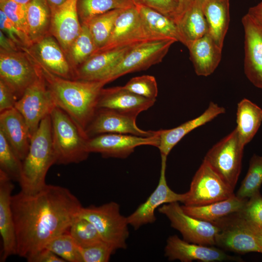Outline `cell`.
Segmentation results:
<instances>
[{"label":"cell","instance_id":"1","mask_svg":"<svg viewBox=\"0 0 262 262\" xmlns=\"http://www.w3.org/2000/svg\"><path fill=\"white\" fill-rule=\"evenodd\" d=\"M16 255L28 260L53 238L69 230L82 206L67 188L46 184L38 192L12 195Z\"/></svg>","mask_w":262,"mask_h":262},{"label":"cell","instance_id":"2","mask_svg":"<svg viewBox=\"0 0 262 262\" xmlns=\"http://www.w3.org/2000/svg\"><path fill=\"white\" fill-rule=\"evenodd\" d=\"M31 57L38 65L56 105L86 135L85 130L98 110L101 90L107 83L102 81L69 80L59 77Z\"/></svg>","mask_w":262,"mask_h":262},{"label":"cell","instance_id":"3","mask_svg":"<svg viewBox=\"0 0 262 262\" xmlns=\"http://www.w3.org/2000/svg\"><path fill=\"white\" fill-rule=\"evenodd\" d=\"M56 164V157L51 137L50 115L41 121L31 139L28 152L22 161L21 176L18 181L21 191L28 194L34 193L46 183L48 171Z\"/></svg>","mask_w":262,"mask_h":262},{"label":"cell","instance_id":"4","mask_svg":"<svg viewBox=\"0 0 262 262\" xmlns=\"http://www.w3.org/2000/svg\"><path fill=\"white\" fill-rule=\"evenodd\" d=\"M50 115L56 164H78L86 160L90 153L87 147V136L81 131L72 118L57 106Z\"/></svg>","mask_w":262,"mask_h":262},{"label":"cell","instance_id":"5","mask_svg":"<svg viewBox=\"0 0 262 262\" xmlns=\"http://www.w3.org/2000/svg\"><path fill=\"white\" fill-rule=\"evenodd\" d=\"M78 216L95 226L103 241L115 251L127 248L129 236L127 217L121 214L119 205L111 201L100 206L82 207Z\"/></svg>","mask_w":262,"mask_h":262},{"label":"cell","instance_id":"6","mask_svg":"<svg viewBox=\"0 0 262 262\" xmlns=\"http://www.w3.org/2000/svg\"><path fill=\"white\" fill-rule=\"evenodd\" d=\"M245 146L235 128L213 146L204 159L233 190L241 173Z\"/></svg>","mask_w":262,"mask_h":262},{"label":"cell","instance_id":"7","mask_svg":"<svg viewBox=\"0 0 262 262\" xmlns=\"http://www.w3.org/2000/svg\"><path fill=\"white\" fill-rule=\"evenodd\" d=\"M39 75L37 64L24 49H0V80L14 92L18 99Z\"/></svg>","mask_w":262,"mask_h":262},{"label":"cell","instance_id":"8","mask_svg":"<svg viewBox=\"0 0 262 262\" xmlns=\"http://www.w3.org/2000/svg\"><path fill=\"white\" fill-rule=\"evenodd\" d=\"M158 211L169 219L171 226L180 233L184 240L204 246L216 245L219 227L188 214L179 202L164 204Z\"/></svg>","mask_w":262,"mask_h":262},{"label":"cell","instance_id":"9","mask_svg":"<svg viewBox=\"0 0 262 262\" xmlns=\"http://www.w3.org/2000/svg\"><path fill=\"white\" fill-rule=\"evenodd\" d=\"M176 42L175 39L165 38L149 40L136 45L102 81L108 83L125 74L146 70L161 62Z\"/></svg>","mask_w":262,"mask_h":262},{"label":"cell","instance_id":"10","mask_svg":"<svg viewBox=\"0 0 262 262\" xmlns=\"http://www.w3.org/2000/svg\"><path fill=\"white\" fill-rule=\"evenodd\" d=\"M56 106L51 93L40 70L38 78L26 89L15 106L25 120L31 139L42 120L50 115Z\"/></svg>","mask_w":262,"mask_h":262},{"label":"cell","instance_id":"11","mask_svg":"<svg viewBox=\"0 0 262 262\" xmlns=\"http://www.w3.org/2000/svg\"><path fill=\"white\" fill-rule=\"evenodd\" d=\"M233 191L203 160L183 203L190 206L206 205L231 196L234 195Z\"/></svg>","mask_w":262,"mask_h":262},{"label":"cell","instance_id":"12","mask_svg":"<svg viewBox=\"0 0 262 262\" xmlns=\"http://www.w3.org/2000/svg\"><path fill=\"white\" fill-rule=\"evenodd\" d=\"M157 39H162L156 38L149 31L142 19L137 7L134 5L124 9L120 13L107 42L92 55L117 48Z\"/></svg>","mask_w":262,"mask_h":262},{"label":"cell","instance_id":"13","mask_svg":"<svg viewBox=\"0 0 262 262\" xmlns=\"http://www.w3.org/2000/svg\"><path fill=\"white\" fill-rule=\"evenodd\" d=\"M213 223L219 228L216 237V245L220 248L239 254L249 252L262 254V246L238 213Z\"/></svg>","mask_w":262,"mask_h":262},{"label":"cell","instance_id":"14","mask_svg":"<svg viewBox=\"0 0 262 262\" xmlns=\"http://www.w3.org/2000/svg\"><path fill=\"white\" fill-rule=\"evenodd\" d=\"M159 143L158 131L156 134L150 137L104 133L89 138L87 147L89 153H98L104 158L125 159L137 147L148 145L158 147Z\"/></svg>","mask_w":262,"mask_h":262},{"label":"cell","instance_id":"15","mask_svg":"<svg viewBox=\"0 0 262 262\" xmlns=\"http://www.w3.org/2000/svg\"><path fill=\"white\" fill-rule=\"evenodd\" d=\"M161 156V167L158 184L147 199L127 216L129 225L134 229L155 222L156 220L155 211L158 207L174 202L183 203L186 197V193H177L168 185L165 176L167 156Z\"/></svg>","mask_w":262,"mask_h":262},{"label":"cell","instance_id":"16","mask_svg":"<svg viewBox=\"0 0 262 262\" xmlns=\"http://www.w3.org/2000/svg\"><path fill=\"white\" fill-rule=\"evenodd\" d=\"M136 117L124 115L115 111L98 108L85 130L88 138L104 133L131 134L143 137L155 135L157 131H144L136 123Z\"/></svg>","mask_w":262,"mask_h":262},{"label":"cell","instance_id":"17","mask_svg":"<svg viewBox=\"0 0 262 262\" xmlns=\"http://www.w3.org/2000/svg\"><path fill=\"white\" fill-rule=\"evenodd\" d=\"M21 49L52 74L65 79L75 80L74 69L52 35H48L29 47Z\"/></svg>","mask_w":262,"mask_h":262},{"label":"cell","instance_id":"18","mask_svg":"<svg viewBox=\"0 0 262 262\" xmlns=\"http://www.w3.org/2000/svg\"><path fill=\"white\" fill-rule=\"evenodd\" d=\"M164 256L169 261L179 260L181 262L240 260V259L228 255L222 249L189 243L181 239L176 235L170 236L167 238L164 248Z\"/></svg>","mask_w":262,"mask_h":262},{"label":"cell","instance_id":"19","mask_svg":"<svg viewBox=\"0 0 262 262\" xmlns=\"http://www.w3.org/2000/svg\"><path fill=\"white\" fill-rule=\"evenodd\" d=\"M77 3V0H66L59 6L50 7V34L58 41L66 55L82 29Z\"/></svg>","mask_w":262,"mask_h":262},{"label":"cell","instance_id":"20","mask_svg":"<svg viewBox=\"0 0 262 262\" xmlns=\"http://www.w3.org/2000/svg\"><path fill=\"white\" fill-rule=\"evenodd\" d=\"M244 36V72L249 81L262 89V28L246 14L242 18Z\"/></svg>","mask_w":262,"mask_h":262},{"label":"cell","instance_id":"21","mask_svg":"<svg viewBox=\"0 0 262 262\" xmlns=\"http://www.w3.org/2000/svg\"><path fill=\"white\" fill-rule=\"evenodd\" d=\"M5 173L0 171V234L2 240L0 262L16 254V240L11 206L14 185Z\"/></svg>","mask_w":262,"mask_h":262},{"label":"cell","instance_id":"22","mask_svg":"<svg viewBox=\"0 0 262 262\" xmlns=\"http://www.w3.org/2000/svg\"><path fill=\"white\" fill-rule=\"evenodd\" d=\"M155 101L135 94L123 86L103 88L99 96L98 109H109L137 117L140 113L152 106Z\"/></svg>","mask_w":262,"mask_h":262},{"label":"cell","instance_id":"23","mask_svg":"<svg viewBox=\"0 0 262 262\" xmlns=\"http://www.w3.org/2000/svg\"><path fill=\"white\" fill-rule=\"evenodd\" d=\"M138 44L117 48L92 55L76 67L75 70V80L103 81L130 50Z\"/></svg>","mask_w":262,"mask_h":262},{"label":"cell","instance_id":"24","mask_svg":"<svg viewBox=\"0 0 262 262\" xmlns=\"http://www.w3.org/2000/svg\"><path fill=\"white\" fill-rule=\"evenodd\" d=\"M0 131L23 161L28 152L31 139L24 118L15 107L0 113Z\"/></svg>","mask_w":262,"mask_h":262},{"label":"cell","instance_id":"25","mask_svg":"<svg viewBox=\"0 0 262 262\" xmlns=\"http://www.w3.org/2000/svg\"><path fill=\"white\" fill-rule=\"evenodd\" d=\"M225 109L211 102L207 109L199 116L180 125L168 130L158 131L159 143L158 148L161 155L167 156L172 148L188 133L211 121L219 115L225 113Z\"/></svg>","mask_w":262,"mask_h":262},{"label":"cell","instance_id":"26","mask_svg":"<svg viewBox=\"0 0 262 262\" xmlns=\"http://www.w3.org/2000/svg\"><path fill=\"white\" fill-rule=\"evenodd\" d=\"M196 73L208 76L218 66L222 56V49L207 33L202 37L189 43L186 46Z\"/></svg>","mask_w":262,"mask_h":262},{"label":"cell","instance_id":"27","mask_svg":"<svg viewBox=\"0 0 262 262\" xmlns=\"http://www.w3.org/2000/svg\"><path fill=\"white\" fill-rule=\"evenodd\" d=\"M208 33L221 49L229 23V0H207L202 4Z\"/></svg>","mask_w":262,"mask_h":262},{"label":"cell","instance_id":"28","mask_svg":"<svg viewBox=\"0 0 262 262\" xmlns=\"http://www.w3.org/2000/svg\"><path fill=\"white\" fill-rule=\"evenodd\" d=\"M248 199L241 198L235 194L209 204L198 206H181L188 214L203 221L213 223L225 217L239 213L244 208Z\"/></svg>","mask_w":262,"mask_h":262},{"label":"cell","instance_id":"29","mask_svg":"<svg viewBox=\"0 0 262 262\" xmlns=\"http://www.w3.org/2000/svg\"><path fill=\"white\" fill-rule=\"evenodd\" d=\"M26 11L27 35L32 45L50 34L51 10L46 0H31Z\"/></svg>","mask_w":262,"mask_h":262},{"label":"cell","instance_id":"30","mask_svg":"<svg viewBox=\"0 0 262 262\" xmlns=\"http://www.w3.org/2000/svg\"><path fill=\"white\" fill-rule=\"evenodd\" d=\"M180 42L186 47L208 32L207 22L202 4L195 0L193 4L181 16L177 22Z\"/></svg>","mask_w":262,"mask_h":262},{"label":"cell","instance_id":"31","mask_svg":"<svg viewBox=\"0 0 262 262\" xmlns=\"http://www.w3.org/2000/svg\"><path fill=\"white\" fill-rule=\"evenodd\" d=\"M262 122V109L246 98L237 105V129L243 143H249L258 131Z\"/></svg>","mask_w":262,"mask_h":262},{"label":"cell","instance_id":"32","mask_svg":"<svg viewBox=\"0 0 262 262\" xmlns=\"http://www.w3.org/2000/svg\"><path fill=\"white\" fill-rule=\"evenodd\" d=\"M144 22L158 39L171 38L180 42L176 23L171 18L150 8L137 6Z\"/></svg>","mask_w":262,"mask_h":262},{"label":"cell","instance_id":"33","mask_svg":"<svg viewBox=\"0 0 262 262\" xmlns=\"http://www.w3.org/2000/svg\"><path fill=\"white\" fill-rule=\"evenodd\" d=\"M135 5L132 0H77V7L81 25L114 9H126Z\"/></svg>","mask_w":262,"mask_h":262},{"label":"cell","instance_id":"34","mask_svg":"<svg viewBox=\"0 0 262 262\" xmlns=\"http://www.w3.org/2000/svg\"><path fill=\"white\" fill-rule=\"evenodd\" d=\"M124 9L111 10L94 17L84 24L87 25L89 30L96 47L95 51L106 44L118 16Z\"/></svg>","mask_w":262,"mask_h":262},{"label":"cell","instance_id":"35","mask_svg":"<svg viewBox=\"0 0 262 262\" xmlns=\"http://www.w3.org/2000/svg\"><path fill=\"white\" fill-rule=\"evenodd\" d=\"M96 47L86 25H82L79 34L73 41L66 55L74 71L77 67L84 62L95 52Z\"/></svg>","mask_w":262,"mask_h":262},{"label":"cell","instance_id":"36","mask_svg":"<svg viewBox=\"0 0 262 262\" xmlns=\"http://www.w3.org/2000/svg\"><path fill=\"white\" fill-rule=\"evenodd\" d=\"M262 183V156L254 154L249 161L247 172L235 195L249 199L260 192Z\"/></svg>","mask_w":262,"mask_h":262},{"label":"cell","instance_id":"37","mask_svg":"<svg viewBox=\"0 0 262 262\" xmlns=\"http://www.w3.org/2000/svg\"><path fill=\"white\" fill-rule=\"evenodd\" d=\"M45 248L51 250L66 262H82L81 247L69 232L63 233L53 238Z\"/></svg>","mask_w":262,"mask_h":262},{"label":"cell","instance_id":"38","mask_svg":"<svg viewBox=\"0 0 262 262\" xmlns=\"http://www.w3.org/2000/svg\"><path fill=\"white\" fill-rule=\"evenodd\" d=\"M22 167V161L16 154L0 131V171L5 173L11 180H19Z\"/></svg>","mask_w":262,"mask_h":262},{"label":"cell","instance_id":"39","mask_svg":"<svg viewBox=\"0 0 262 262\" xmlns=\"http://www.w3.org/2000/svg\"><path fill=\"white\" fill-rule=\"evenodd\" d=\"M69 233L81 247L103 241L93 224L88 220L78 216L71 224Z\"/></svg>","mask_w":262,"mask_h":262},{"label":"cell","instance_id":"40","mask_svg":"<svg viewBox=\"0 0 262 262\" xmlns=\"http://www.w3.org/2000/svg\"><path fill=\"white\" fill-rule=\"evenodd\" d=\"M123 87L138 96L156 100L158 93V85L155 78L153 76L145 75L133 77Z\"/></svg>","mask_w":262,"mask_h":262},{"label":"cell","instance_id":"41","mask_svg":"<svg viewBox=\"0 0 262 262\" xmlns=\"http://www.w3.org/2000/svg\"><path fill=\"white\" fill-rule=\"evenodd\" d=\"M238 215L250 228L262 230V196L258 192L249 199Z\"/></svg>","mask_w":262,"mask_h":262},{"label":"cell","instance_id":"42","mask_svg":"<svg viewBox=\"0 0 262 262\" xmlns=\"http://www.w3.org/2000/svg\"><path fill=\"white\" fill-rule=\"evenodd\" d=\"M0 10L28 37L26 5L9 0H0Z\"/></svg>","mask_w":262,"mask_h":262},{"label":"cell","instance_id":"43","mask_svg":"<svg viewBox=\"0 0 262 262\" xmlns=\"http://www.w3.org/2000/svg\"><path fill=\"white\" fill-rule=\"evenodd\" d=\"M136 6L147 7L171 18L177 24L180 17L178 2L176 0H132Z\"/></svg>","mask_w":262,"mask_h":262},{"label":"cell","instance_id":"44","mask_svg":"<svg viewBox=\"0 0 262 262\" xmlns=\"http://www.w3.org/2000/svg\"><path fill=\"white\" fill-rule=\"evenodd\" d=\"M115 252L112 246L104 241L81 247L82 262H107Z\"/></svg>","mask_w":262,"mask_h":262},{"label":"cell","instance_id":"45","mask_svg":"<svg viewBox=\"0 0 262 262\" xmlns=\"http://www.w3.org/2000/svg\"><path fill=\"white\" fill-rule=\"evenodd\" d=\"M0 31L9 38L16 44L21 49L28 48L30 42L26 35L21 31L5 14L0 10Z\"/></svg>","mask_w":262,"mask_h":262},{"label":"cell","instance_id":"46","mask_svg":"<svg viewBox=\"0 0 262 262\" xmlns=\"http://www.w3.org/2000/svg\"><path fill=\"white\" fill-rule=\"evenodd\" d=\"M17 100L14 92L0 80V113L14 108Z\"/></svg>","mask_w":262,"mask_h":262},{"label":"cell","instance_id":"47","mask_svg":"<svg viewBox=\"0 0 262 262\" xmlns=\"http://www.w3.org/2000/svg\"><path fill=\"white\" fill-rule=\"evenodd\" d=\"M29 262H66L51 250L44 248L27 260Z\"/></svg>","mask_w":262,"mask_h":262},{"label":"cell","instance_id":"48","mask_svg":"<svg viewBox=\"0 0 262 262\" xmlns=\"http://www.w3.org/2000/svg\"><path fill=\"white\" fill-rule=\"evenodd\" d=\"M246 14L256 24L262 28V1L250 7Z\"/></svg>","mask_w":262,"mask_h":262},{"label":"cell","instance_id":"49","mask_svg":"<svg viewBox=\"0 0 262 262\" xmlns=\"http://www.w3.org/2000/svg\"><path fill=\"white\" fill-rule=\"evenodd\" d=\"M0 49L7 51L22 49L1 31H0Z\"/></svg>","mask_w":262,"mask_h":262},{"label":"cell","instance_id":"50","mask_svg":"<svg viewBox=\"0 0 262 262\" xmlns=\"http://www.w3.org/2000/svg\"><path fill=\"white\" fill-rule=\"evenodd\" d=\"M176 0L177 1L179 5L180 17L181 16L183 15V14L193 4L196 0Z\"/></svg>","mask_w":262,"mask_h":262},{"label":"cell","instance_id":"51","mask_svg":"<svg viewBox=\"0 0 262 262\" xmlns=\"http://www.w3.org/2000/svg\"><path fill=\"white\" fill-rule=\"evenodd\" d=\"M248 227L249 228L252 232L254 235L255 238H256L257 240L258 241L260 245L262 247V230H257V229H252L250 228L249 226H248Z\"/></svg>","mask_w":262,"mask_h":262},{"label":"cell","instance_id":"52","mask_svg":"<svg viewBox=\"0 0 262 262\" xmlns=\"http://www.w3.org/2000/svg\"><path fill=\"white\" fill-rule=\"evenodd\" d=\"M49 4L50 7L59 6L66 0H46Z\"/></svg>","mask_w":262,"mask_h":262},{"label":"cell","instance_id":"53","mask_svg":"<svg viewBox=\"0 0 262 262\" xmlns=\"http://www.w3.org/2000/svg\"><path fill=\"white\" fill-rule=\"evenodd\" d=\"M22 4L26 5L31 0H9Z\"/></svg>","mask_w":262,"mask_h":262},{"label":"cell","instance_id":"54","mask_svg":"<svg viewBox=\"0 0 262 262\" xmlns=\"http://www.w3.org/2000/svg\"><path fill=\"white\" fill-rule=\"evenodd\" d=\"M196 0L198 1L199 2H200L202 4L203 2H204L205 1H206L207 0Z\"/></svg>","mask_w":262,"mask_h":262}]
</instances>
